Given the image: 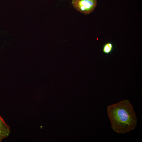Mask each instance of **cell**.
I'll return each mask as SVG.
<instances>
[{
	"label": "cell",
	"mask_w": 142,
	"mask_h": 142,
	"mask_svg": "<svg viewBox=\"0 0 142 142\" xmlns=\"http://www.w3.org/2000/svg\"><path fill=\"white\" fill-rule=\"evenodd\" d=\"M107 114L113 130L119 134H125L134 129L137 119L133 108L128 100L108 106Z\"/></svg>",
	"instance_id": "6da1fadb"
},
{
	"label": "cell",
	"mask_w": 142,
	"mask_h": 142,
	"mask_svg": "<svg viewBox=\"0 0 142 142\" xmlns=\"http://www.w3.org/2000/svg\"><path fill=\"white\" fill-rule=\"evenodd\" d=\"M97 0H72V3L74 7L79 12L88 14L95 9Z\"/></svg>",
	"instance_id": "7a4b0ae2"
},
{
	"label": "cell",
	"mask_w": 142,
	"mask_h": 142,
	"mask_svg": "<svg viewBox=\"0 0 142 142\" xmlns=\"http://www.w3.org/2000/svg\"><path fill=\"white\" fill-rule=\"evenodd\" d=\"M10 132V128L0 115V141L9 135Z\"/></svg>",
	"instance_id": "3957f363"
},
{
	"label": "cell",
	"mask_w": 142,
	"mask_h": 142,
	"mask_svg": "<svg viewBox=\"0 0 142 142\" xmlns=\"http://www.w3.org/2000/svg\"><path fill=\"white\" fill-rule=\"evenodd\" d=\"M113 49V45L112 43L109 42L105 43L104 45L103 51V53L108 54L110 53Z\"/></svg>",
	"instance_id": "277c9868"
},
{
	"label": "cell",
	"mask_w": 142,
	"mask_h": 142,
	"mask_svg": "<svg viewBox=\"0 0 142 142\" xmlns=\"http://www.w3.org/2000/svg\"><path fill=\"white\" fill-rule=\"evenodd\" d=\"M0 142H1V141H0Z\"/></svg>",
	"instance_id": "5b68a950"
}]
</instances>
